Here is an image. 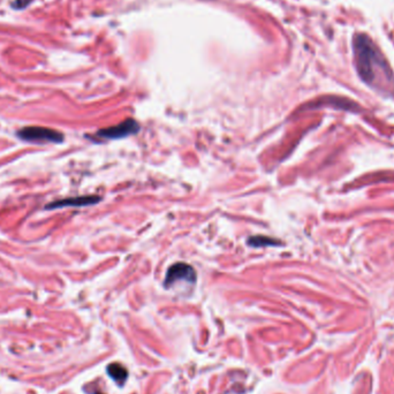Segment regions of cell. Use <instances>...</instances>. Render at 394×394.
Listing matches in <instances>:
<instances>
[{"instance_id": "6", "label": "cell", "mask_w": 394, "mask_h": 394, "mask_svg": "<svg viewBox=\"0 0 394 394\" xmlns=\"http://www.w3.org/2000/svg\"><path fill=\"white\" fill-rule=\"evenodd\" d=\"M107 372L113 379L118 381V383H123V381H125L128 376L127 370H126L123 365L119 364V363L109 364L108 368H107Z\"/></svg>"}, {"instance_id": "3", "label": "cell", "mask_w": 394, "mask_h": 394, "mask_svg": "<svg viewBox=\"0 0 394 394\" xmlns=\"http://www.w3.org/2000/svg\"><path fill=\"white\" fill-rule=\"evenodd\" d=\"M196 282V272L189 264L179 262L170 266L166 272L164 285L165 287H172L178 283H192Z\"/></svg>"}, {"instance_id": "5", "label": "cell", "mask_w": 394, "mask_h": 394, "mask_svg": "<svg viewBox=\"0 0 394 394\" xmlns=\"http://www.w3.org/2000/svg\"><path fill=\"white\" fill-rule=\"evenodd\" d=\"M100 201L99 196H79V197H70L65 198V200L54 201L45 206L46 210H55L62 208H80V206H87L96 204Z\"/></svg>"}, {"instance_id": "1", "label": "cell", "mask_w": 394, "mask_h": 394, "mask_svg": "<svg viewBox=\"0 0 394 394\" xmlns=\"http://www.w3.org/2000/svg\"><path fill=\"white\" fill-rule=\"evenodd\" d=\"M354 53L357 72L361 79L369 84L383 79L391 82L392 74L378 48L364 35H356L354 38Z\"/></svg>"}, {"instance_id": "8", "label": "cell", "mask_w": 394, "mask_h": 394, "mask_svg": "<svg viewBox=\"0 0 394 394\" xmlns=\"http://www.w3.org/2000/svg\"><path fill=\"white\" fill-rule=\"evenodd\" d=\"M97 394H99V393H97Z\"/></svg>"}, {"instance_id": "4", "label": "cell", "mask_w": 394, "mask_h": 394, "mask_svg": "<svg viewBox=\"0 0 394 394\" xmlns=\"http://www.w3.org/2000/svg\"><path fill=\"white\" fill-rule=\"evenodd\" d=\"M140 126L133 119H127L124 123H121L117 126H112V127L100 129L97 132V136L101 137V139L106 140H118L123 139V137H127L133 134H136L139 132Z\"/></svg>"}, {"instance_id": "7", "label": "cell", "mask_w": 394, "mask_h": 394, "mask_svg": "<svg viewBox=\"0 0 394 394\" xmlns=\"http://www.w3.org/2000/svg\"><path fill=\"white\" fill-rule=\"evenodd\" d=\"M248 245L251 247H269L278 246L279 241L267 237H251L248 239Z\"/></svg>"}, {"instance_id": "2", "label": "cell", "mask_w": 394, "mask_h": 394, "mask_svg": "<svg viewBox=\"0 0 394 394\" xmlns=\"http://www.w3.org/2000/svg\"><path fill=\"white\" fill-rule=\"evenodd\" d=\"M16 136L30 143H62L64 141V135L60 132L39 126H28L20 129Z\"/></svg>"}]
</instances>
